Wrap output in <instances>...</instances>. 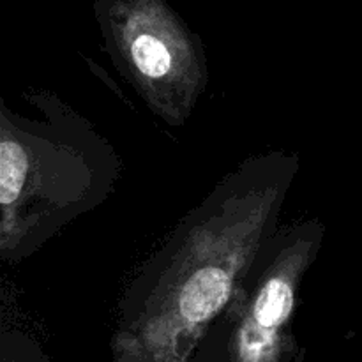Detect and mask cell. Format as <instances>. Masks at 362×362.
Here are the masks:
<instances>
[{
    "instance_id": "3957f363",
    "label": "cell",
    "mask_w": 362,
    "mask_h": 362,
    "mask_svg": "<svg viewBox=\"0 0 362 362\" xmlns=\"http://www.w3.org/2000/svg\"><path fill=\"white\" fill-rule=\"evenodd\" d=\"M324 239V223L310 219L278 230L264 247L244 283L251 292L237 334L240 362L276 359L279 331L292 318L299 286L317 260Z\"/></svg>"
},
{
    "instance_id": "6da1fadb",
    "label": "cell",
    "mask_w": 362,
    "mask_h": 362,
    "mask_svg": "<svg viewBox=\"0 0 362 362\" xmlns=\"http://www.w3.org/2000/svg\"><path fill=\"white\" fill-rule=\"evenodd\" d=\"M25 117L0 108V255L18 264L112 194L113 145L85 117L46 92Z\"/></svg>"
},
{
    "instance_id": "7a4b0ae2",
    "label": "cell",
    "mask_w": 362,
    "mask_h": 362,
    "mask_svg": "<svg viewBox=\"0 0 362 362\" xmlns=\"http://www.w3.org/2000/svg\"><path fill=\"white\" fill-rule=\"evenodd\" d=\"M103 37L113 66L168 126H182L209 83L202 42L151 0L115 7L103 16Z\"/></svg>"
}]
</instances>
